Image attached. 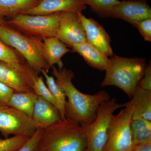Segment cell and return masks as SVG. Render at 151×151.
<instances>
[{
	"instance_id": "6da1fadb",
	"label": "cell",
	"mask_w": 151,
	"mask_h": 151,
	"mask_svg": "<svg viewBox=\"0 0 151 151\" xmlns=\"http://www.w3.org/2000/svg\"><path fill=\"white\" fill-rule=\"evenodd\" d=\"M52 73L55 81L65 92L66 99V118L79 124H90L96 118L97 110L102 103L110 100L107 92L101 90L94 94H84L76 89L72 82V70L53 66Z\"/></svg>"
},
{
	"instance_id": "7a4b0ae2",
	"label": "cell",
	"mask_w": 151,
	"mask_h": 151,
	"mask_svg": "<svg viewBox=\"0 0 151 151\" xmlns=\"http://www.w3.org/2000/svg\"><path fill=\"white\" fill-rule=\"evenodd\" d=\"M86 135L81 125L65 118L42 129L34 151H86Z\"/></svg>"
},
{
	"instance_id": "3957f363",
	"label": "cell",
	"mask_w": 151,
	"mask_h": 151,
	"mask_svg": "<svg viewBox=\"0 0 151 151\" xmlns=\"http://www.w3.org/2000/svg\"><path fill=\"white\" fill-rule=\"evenodd\" d=\"M110 60L101 86H117L131 98L144 75L147 65L145 59L113 55Z\"/></svg>"
},
{
	"instance_id": "277c9868",
	"label": "cell",
	"mask_w": 151,
	"mask_h": 151,
	"mask_svg": "<svg viewBox=\"0 0 151 151\" xmlns=\"http://www.w3.org/2000/svg\"><path fill=\"white\" fill-rule=\"evenodd\" d=\"M0 40L16 50L38 75L42 70L48 72L50 68L43 56L42 40L19 32L7 24L0 25Z\"/></svg>"
},
{
	"instance_id": "5b68a950",
	"label": "cell",
	"mask_w": 151,
	"mask_h": 151,
	"mask_svg": "<svg viewBox=\"0 0 151 151\" xmlns=\"http://www.w3.org/2000/svg\"><path fill=\"white\" fill-rule=\"evenodd\" d=\"M62 12L49 15L19 14L7 21L14 29L41 40L56 37Z\"/></svg>"
},
{
	"instance_id": "8992f818",
	"label": "cell",
	"mask_w": 151,
	"mask_h": 151,
	"mask_svg": "<svg viewBox=\"0 0 151 151\" xmlns=\"http://www.w3.org/2000/svg\"><path fill=\"white\" fill-rule=\"evenodd\" d=\"M122 107V104L117 103L116 98L110 99L100 105L94 122L90 124H80L86 135V151H103L114 112Z\"/></svg>"
},
{
	"instance_id": "52a82bcc",
	"label": "cell",
	"mask_w": 151,
	"mask_h": 151,
	"mask_svg": "<svg viewBox=\"0 0 151 151\" xmlns=\"http://www.w3.org/2000/svg\"><path fill=\"white\" fill-rule=\"evenodd\" d=\"M134 111L133 106H126L113 115L103 151H132L135 147L130 127Z\"/></svg>"
},
{
	"instance_id": "ba28073f",
	"label": "cell",
	"mask_w": 151,
	"mask_h": 151,
	"mask_svg": "<svg viewBox=\"0 0 151 151\" xmlns=\"http://www.w3.org/2000/svg\"><path fill=\"white\" fill-rule=\"evenodd\" d=\"M31 117L8 107L0 109V132L6 138L9 136L32 137L37 130Z\"/></svg>"
},
{
	"instance_id": "9c48e42d",
	"label": "cell",
	"mask_w": 151,
	"mask_h": 151,
	"mask_svg": "<svg viewBox=\"0 0 151 151\" xmlns=\"http://www.w3.org/2000/svg\"><path fill=\"white\" fill-rule=\"evenodd\" d=\"M38 76L27 63L15 65L0 61V81L14 92H34V83Z\"/></svg>"
},
{
	"instance_id": "30bf717a",
	"label": "cell",
	"mask_w": 151,
	"mask_h": 151,
	"mask_svg": "<svg viewBox=\"0 0 151 151\" xmlns=\"http://www.w3.org/2000/svg\"><path fill=\"white\" fill-rule=\"evenodd\" d=\"M56 37L68 47L87 41L78 13L62 12Z\"/></svg>"
},
{
	"instance_id": "8fae6325",
	"label": "cell",
	"mask_w": 151,
	"mask_h": 151,
	"mask_svg": "<svg viewBox=\"0 0 151 151\" xmlns=\"http://www.w3.org/2000/svg\"><path fill=\"white\" fill-rule=\"evenodd\" d=\"M109 17L122 19L134 27L138 22L151 18V8L147 0H123L113 7Z\"/></svg>"
},
{
	"instance_id": "7c38bea8",
	"label": "cell",
	"mask_w": 151,
	"mask_h": 151,
	"mask_svg": "<svg viewBox=\"0 0 151 151\" xmlns=\"http://www.w3.org/2000/svg\"><path fill=\"white\" fill-rule=\"evenodd\" d=\"M78 14L85 30L86 41L108 57L113 56L111 38L105 29L94 19L86 17L82 12Z\"/></svg>"
},
{
	"instance_id": "4fadbf2b",
	"label": "cell",
	"mask_w": 151,
	"mask_h": 151,
	"mask_svg": "<svg viewBox=\"0 0 151 151\" xmlns=\"http://www.w3.org/2000/svg\"><path fill=\"white\" fill-rule=\"evenodd\" d=\"M86 8L81 0H41L35 6L20 14L49 15L58 12H82Z\"/></svg>"
},
{
	"instance_id": "5bb4252c",
	"label": "cell",
	"mask_w": 151,
	"mask_h": 151,
	"mask_svg": "<svg viewBox=\"0 0 151 151\" xmlns=\"http://www.w3.org/2000/svg\"><path fill=\"white\" fill-rule=\"evenodd\" d=\"M32 118L37 129H42L62 120L58 108L39 96H37Z\"/></svg>"
},
{
	"instance_id": "9a60e30c",
	"label": "cell",
	"mask_w": 151,
	"mask_h": 151,
	"mask_svg": "<svg viewBox=\"0 0 151 151\" xmlns=\"http://www.w3.org/2000/svg\"><path fill=\"white\" fill-rule=\"evenodd\" d=\"M71 48L92 68L100 71H105L109 66L110 60L108 57L87 41L73 45Z\"/></svg>"
},
{
	"instance_id": "2e32d148",
	"label": "cell",
	"mask_w": 151,
	"mask_h": 151,
	"mask_svg": "<svg viewBox=\"0 0 151 151\" xmlns=\"http://www.w3.org/2000/svg\"><path fill=\"white\" fill-rule=\"evenodd\" d=\"M43 54L49 68L57 65L58 69L63 68L62 58L71 50L56 37L47 38L42 40Z\"/></svg>"
},
{
	"instance_id": "e0dca14e",
	"label": "cell",
	"mask_w": 151,
	"mask_h": 151,
	"mask_svg": "<svg viewBox=\"0 0 151 151\" xmlns=\"http://www.w3.org/2000/svg\"><path fill=\"white\" fill-rule=\"evenodd\" d=\"M131 99L122 104V107H134L132 120L143 119L151 122V91L137 86Z\"/></svg>"
},
{
	"instance_id": "ac0fdd59",
	"label": "cell",
	"mask_w": 151,
	"mask_h": 151,
	"mask_svg": "<svg viewBox=\"0 0 151 151\" xmlns=\"http://www.w3.org/2000/svg\"><path fill=\"white\" fill-rule=\"evenodd\" d=\"M37 98L34 92H14L10 97L9 106L32 117Z\"/></svg>"
},
{
	"instance_id": "d6986e66",
	"label": "cell",
	"mask_w": 151,
	"mask_h": 151,
	"mask_svg": "<svg viewBox=\"0 0 151 151\" xmlns=\"http://www.w3.org/2000/svg\"><path fill=\"white\" fill-rule=\"evenodd\" d=\"M41 0H0V14L12 18L35 6Z\"/></svg>"
},
{
	"instance_id": "ffe728a7",
	"label": "cell",
	"mask_w": 151,
	"mask_h": 151,
	"mask_svg": "<svg viewBox=\"0 0 151 151\" xmlns=\"http://www.w3.org/2000/svg\"><path fill=\"white\" fill-rule=\"evenodd\" d=\"M44 70L41 71L45 78L47 86L56 101L58 109L60 113L61 119L63 120L66 118L65 105L67 101L66 96L62 88L57 83L54 77L50 76Z\"/></svg>"
},
{
	"instance_id": "44dd1931",
	"label": "cell",
	"mask_w": 151,
	"mask_h": 151,
	"mask_svg": "<svg viewBox=\"0 0 151 151\" xmlns=\"http://www.w3.org/2000/svg\"><path fill=\"white\" fill-rule=\"evenodd\" d=\"M0 61L15 65H22L27 63L16 50L8 46L1 40Z\"/></svg>"
},
{
	"instance_id": "7402d4cb",
	"label": "cell",
	"mask_w": 151,
	"mask_h": 151,
	"mask_svg": "<svg viewBox=\"0 0 151 151\" xmlns=\"http://www.w3.org/2000/svg\"><path fill=\"white\" fill-rule=\"evenodd\" d=\"M84 4L91 7L92 11L99 16L109 17L112 9L120 1L119 0H81Z\"/></svg>"
},
{
	"instance_id": "603a6c76",
	"label": "cell",
	"mask_w": 151,
	"mask_h": 151,
	"mask_svg": "<svg viewBox=\"0 0 151 151\" xmlns=\"http://www.w3.org/2000/svg\"><path fill=\"white\" fill-rule=\"evenodd\" d=\"M29 137L14 136L11 138L0 140V151H17L29 139Z\"/></svg>"
},
{
	"instance_id": "cb8c5ba5",
	"label": "cell",
	"mask_w": 151,
	"mask_h": 151,
	"mask_svg": "<svg viewBox=\"0 0 151 151\" xmlns=\"http://www.w3.org/2000/svg\"><path fill=\"white\" fill-rule=\"evenodd\" d=\"M33 91L37 96L42 97L57 108L56 101L45 83L42 76H38L35 78L34 83Z\"/></svg>"
},
{
	"instance_id": "d4e9b609",
	"label": "cell",
	"mask_w": 151,
	"mask_h": 151,
	"mask_svg": "<svg viewBox=\"0 0 151 151\" xmlns=\"http://www.w3.org/2000/svg\"><path fill=\"white\" fill-rule=\"evenodd\" d=\"M134 147L140 144L151 142V127L132 132Z\"/></svg>"
},
{
	"instance_id": "484cf974",
	"label": "cell",
	"mask_w": 151,
	"mask_h": 151,
	"mask_svg": "<svg viewBox=\"0 0 151 151\" xmlns=\"http://www.w3.org/2000/svg\"><path fill=\"white\" fill-rule=\"evenodd\" d=\"M134 27L139 30L145 40L151 41V18L138 22Z\"/></svg>"
},
{
	"instance_id": "4316f807",
	"label": "cell",
	"mask_w": 151,
	"mask_h": 151,
	"mask_svg": "<svg viewBox=\"0 0 151 151\" xmlns=\"http://www.w3.org/2000/svg\"><path fill=\"white\" fill-rule=\"evenodd\" d=\"M42 129H37L35 133L17 151H34L40 139Z\"/></svg>"
},
{
	"instance_id": "83f0119b",
	"label": "cell",
	"mask_w": 151,
	"mask_h": 151,
	"mask_svg": "<svg viewBox=\"0 0 151 151\" xmlns=\"http://www.w3.org/2000/svg\"><path fill=\"white\" fill-rule=\"evenodd\" d=\"M14 92L12 89L0 81V109L9 106V100Z\"/></svg>"
},
{
	"instance_id": "f1b7e54d",
	"label": "cell",
	"mask_w": 151,
	"mask_h": 151,
	"mask_svg": "<svg viewBox=\"0 0 151 151\" xmlns=\"http://www.w3.org/2000/svg\"><path fill=\"white\" fill-rule=\"evenodd\" d=\"M137 86L145 89L151 91V63L150 61L147 64L142 78L139 81Z\"/></svg>"
},
{
	"instance_id": "f546056e",
	"label": "cell",
	"mask_w": 151,
	"mask_h": 151,
	"mask_svg": "<svg viewBox=\"0 0 151 151\" xmlns=\"http://www.w3.org/2000/svg\"><path fill=\"white\" fill-rule=\"evenodd\" d=\"M151 127V122L143 119L132 120L130 124L132 132Z\"/></svg>"
},
{
	"instance_id": "4dcf8cb0",
	"label": "cell",
	"mask_w": 151,
	"mask_h": 151,
	"mask_svg": "<svg viewBox=\"0 0 151 151\" xmlns=\"http://www.w3.org/2000/svg\"><path fill=\"white\" fill-rule=\"evenodd\" d=\"M132 151H151V142L138 145Z\"/></svg>"
},
{
	"instance_id": "1f68e13d",
	"label": "cell",
	"mask_w": 151,
	"mask_h": 151,
	"mask_svg": "<svg viewBox=\"0 0 151 151\" xmlns=\"http://www.w3.org/2000/svg\"><path fill=\"white\" fill-rule=\"evenodd\" d=\"M7 24V21L5 19L4 17L0 14V25Z\"/></svg>"
},
{
	"instance_id": "d6a6232c",
	"label": "cell",
	"mask_w": 151,
	"mask_h": 151,
	"mask_svg": "<svg viewBox=\"0 0 151 151\" xmlns=\"http://www.w3.org/2000/svg\"><path fill=\"white\" fill-rule=\"evenodd\" d=\"M1 137H0V140H1Z\"/></svg>"
}]
</instances>
